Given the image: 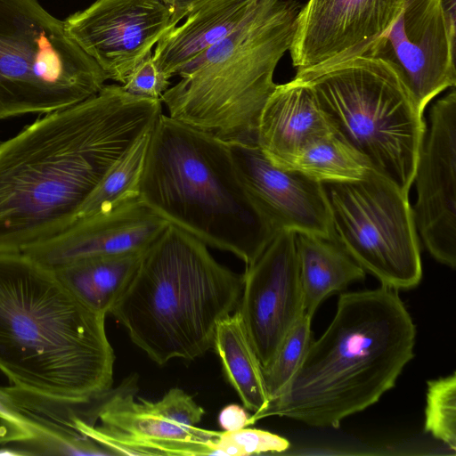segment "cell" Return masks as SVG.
<instances>
[{"instance_id": "29", "label": "cell", "mask_w": 456, "mask_h": 456, "mask_svg": "<svg viewBox=\"0 0 456 456\" xmlns=\"http://www.w3.org/2000/svg\"><path fill=\"white\" fill-rule=\"evenodd\" d=\"M170 78L155 62L151 54L133 69L121 86L131 94L160 99L170 87Z\"/></svg>"}, {"instance_id": "13", "label": "cell", "mask_w": 456, "mask_h": 456, "mask_svg": "<svg viewBox=\"0 0 456 456\" xmlns=\"http://www.w3.org/2000/svg\"><path fill=\"white\" fill-rule=\"evenodd\" d=\"M173 13V7L163 0H95L63 21L69 36L108 79L123 85L169 31Z\"/></svg>"}, {"instance_id": "1", "label": "cell", "mask_w": 456, "mask_h": 456, "mask_svg": "<svg viewBox=\"0 0 456 456\" xmlns=\"http://www.w3.org/2000/svg\"><path fill=\"white\" fill-rule=\"evenodd\" d=\"M162 113L160 99L105 85L0 143V253L65 231L107 171Z\"/></svg>"}, {"instance_id": "18", "label": "cell", "mask_w": 456, "mask_h": 456, "mask_svg": "<svg viewBox=\"0 0 456 456\" xmlns=\"http://www.w3.org/2000/svg\"><path fill=\"white\" fill-rule=\"evenodd\" d=\"M88 402L62 400L16 386L0 387V415L27 431L31 438L28 443L39 453L111 455L78 430Z\"/></svg>"}, {"instance_id": "23", "label": "cell", "mask_w": 456, "mask_h": 456, "mask_svg": "<svg viewBox=\"0 0 456 456\" xmlns=\"http://www.w3.org/2000/svg\"><path fill=\"white\" fill-rule=\"evenodd\" d=\"M142 253L86 258L52 271L77 299L106 315L130 280Z\"/></svg>"}, {"instance_id": "15", "label": "cell", "mask_w": 456, "mask_h": 456, "mask_svg": "<svg viewBox=\"0 0 456 456\" xmlns=\"http://www.w3.org/2000/svg\"><path fill=\"white\" fill-rule=\"evenodd\" d=\"M456 93L438 100L419 152L412 209L416 228L438 262L456 266Z\"/></svg>"}, {"instance_id": "24", "label": "cell", "mask_w": 456, "mask_h": 456, "mask_svg": "<svg viewBox=\"0 0 456 456\" xmlns=\"http://www.w3.org/2000/svg\"><path fill=\"white\" fill-rule=\"evenodd\" d=\"M153 125L107 171L82 206L76 221L110 211L139 198V183Z\"/></svg>"}, {"instance_id": "7", "label": "cell", "mask_w": 456, "mask_h": 456, "mask_svg": "<svg viewBox=\"0 0 456 456\" xmlns=\"http://www.w3.org/2000/svg\"><path fill=\"white\" fill-rule=\"evenodd\" d=\"M295 78L311 90L333 134L408 193L426 124L394 69L379 58L360 56Z\"/></svg>"}, {"instance_id": "11", "label": "cell", "mask_w": 456, "mask_h": 456, "mask_svg": "<svg viewBox=\"0 0 456 456\" xmlns=\"http://www.w3.org/2000/svg\"><path fill=\"white\" fill-rule=\"evenodd\" d=\"M404 0H308L289 52L297 73L364 56L390 29Z\"/></svg>"}, {"instance_id": "30", "label": "cell", "mask_w": 456, "mask_h": 456, "mask_svg": "<svg viewBox=\"0 0 456 456\" xmlns=\"http://www.w3.org/2000/svg\"><path fill=\"white\" fill-rule=\"evenodd\" d=\"M250 416L238 404H229L218 415V423L224 431H236L250 426Z\"/></svg>"}, {"instance_id": "9", "label": "cell", "mask_w": 456, "mask_h": 456, "mask_svg": "<svg viewBox=\"0 0 456 456\" xmlns=\"http://www.w3.org/2000/svg\"><path fill=\"white\" fill-rule=\"evenodd\" d=\"M322 184L336 236L349 255L381 285L416 287L422 265L408 193L371 168L359 180Z\"/></svg>"}, {"instance_id": "2", "label": "cell", "mask_w": 456, "mask_h": 456, "mask_svg": "<svg viewBox=\"0 0 456 456\" xmlns=\"http://www.w3.org/2000/svg\"><path fill=\"white\" fill-rule=\"evenodd\" d=\"M105 316L24 253H0V370L13 386L73 402L110 390Z\"/></svg>"}, {"instance_id": "4", "label": "cell", "mask_w": 456, "mask_h": 456, "mask_svg": "<svg viewBox=\"0 0 456 456\" xmlns=\"http://www.w3.org/2000/svg\"><path fill=\"white\" fill-rule=\"evenodd\" d=\"M242 286V274L169 224L142 254L110 314L157 364L191 361L213 347L216 326L237 309Z\"/></svg>"}, {"instance_id": "31", "label": "cell", "mask_w": 456, "mask_h": 456, "mask_svg": "<svg viewBox=\"0 0 456 456\" xmlns=\"http://www.w3.org/2000/svg\"><path fill=\"white\" fill-rule=\"evenodd\" d=\"M30 436L22 428L0 415V444L30 441Z\"/></svg>"}, {"instance_id": "28", "label": "cell", "mask_w": 456, "mask_h": 456, "mask_svg": "<svg viewBox=\"0 0 456 456\" xmlns=\"http://www.w3.org/2000/svg\"><path fill=\"white\" fill-rule=\"evenodd\" d=\"M289 442L273 433L244 428L236 431H218L213 455L245 456L288 450Z\"/></svg>"}, {"instance_id": "26", "label": "cell", "mask_w": 456, "mask_h": 456, "mask_svg": "<svg viewBox=\"0 0 456 456\" xmlns=\"http://www.w3.org/2000/svg\"><path fill=\"white\" fill-rule=\"evenodd\" d=\"M312 316L305 313L289 330L271 362L263 370L270 401L280 395L299 367L311 338Z\"/></svg>"}, {"instance_id": "33", "label": "cell", "mask_w": 456, "mask_h": 456, "mask_svg": "<svg viewBox=\"0 0 456 456\" xmlns=\"http://www.w3.org/2000/svg\"><path fill=\"white\" fill-rule=\"evenodd\" d=\"M444 11L450 32L453 37L456 36V0H443Z\"/></svg>"}, {"instance_id": "16", "label": "cell", "mask_w": 456, "mask_h": 456, "mask_svg": "<svg viewBox=\"0 0 456 456\" xmlns=\"http://www.w3.org/2000/svg\"><path fill=\"white\" fill-rule=\"evenodd\" d=\"M227 144L240 181L276 230L337 238L321 182L274 164L256 143Z\"/></svg>"}, {"instance_id": "5", "label": "cell", "mask_w": 456, "mask_h": 456, "mask_svg": "<svg viewBox=\"0 0 456 456\" xmlns=\"http://www.w3.org/2000/svg\"><path fill=\"white\" fill-rule=\"evenodd\" d=\"M139 200L246 265L280 232L246 191L227 142L163 113L151 128Z\"/></svg>"}, {"instance_id": "21", "label": "cell", "mask_w": 456, "mask_h": 456, "mask_svg": "<svg viewBox=\"0 0 456 456\" xmlns=\"http://www.w3.org/2000/svg\"><path fill=\"white\" fill-rule=\"evenodd\" d=\"M295 242L304 309L312 317L326 297L364 279L365 271L338 238L296 232Z\"/></svg>"}, {"instance_id": "6", "label": "cell", "mask_w": 456, "mask_h": 456, "mask_svg": "<svg viewBox=\"0 0 456 456\" xmlns=\"http://www.w3.org/2000/svg\"><path fill=\"white\" fill-rule=\"evenodd\" d=\"M300 8L297 0H261L232 33L178 70L181 79L160 98L168 116L225 142L256 143Z\"/></svg>"}, {"instance_id": "14", "label": "cell", "mask_w": 456, "mask_h": 456, "mask_svg": "<svg viewBox=\"0 0 456 456\" xmlns=\"http://www.w3.org/2000/svg\"><path fill=\"white\" fill-rule=\"evenodd\" d=\"M295 235L278 232L242 274L237 310L262 368L305 314Z\"/></svg>"}, {"instance_id": "19", "label": "cell", "mask_w": 456, "mask_h": 456, "mask_svg": "<svg viewBox=\"0 0 456 456\" xmlns=\"http://www.w3.org/2000/svg\"><path fill=\"white\" fill-rule=\"evenodd\" d=\"M330 134L313 93L294 77L277 85L265 104L256 144L274 164L288 167L303 150Z\"/></svg>"}, {"instance_id": "22", "label": "cell", "mask_w": 456, "mask_h": 456, "mask_svg": "<svg viewBox=\"0 0 456 456\" xmlns=\"http://www.w3.org/2000/svg\"><path fill=\"white\" fill-rule=\"evenodd\" d=\"M213 347L224 372L243 405L254 413L265 410L269 402L262 365L236 309L217 324Z\"/></svg>"}, {"instance_id": "25", "label": "cell", "mask_w": 456, "mask_h": 456, "mask_svg": "<svg viewBox=\"0 0 456 456\" xmlns=\"http://www.w3.org/2000/svg\"><path fill=\"white\" fill-rule=\"evenodd\" d=\"M287 168L299 170L322 183L359 180L370 167L332 133L303 150Z\"/></svg>"}, {"instance_id": "20", "label": "cell", "mask_w": 456, "mask_h": 456, "mask_svg": "<svg viewBox=\"0 0 456 456\" xmlns=\"http://www.w3.org/2000/svg\"><path fill=\"white\" fill-rule=\"evenodd\" d=\"M261 0H206L157 43L152 57L169 77L239 27Z\"/></svg>"}, {"instance_id": "10", "label": "cell", "mask_w": 456, "mask_h": 456, "mask_svg": "<svg viewBox=\"0 0 456 456\" xmlns=\"http://www.w3.org/2000/svg\"><path fill=\"white\" fill-rule=\"evenodd\" d=\"M136 379L98 398L88 436L111 455H213L218 431L199 428L205 411L180 388L157 402L135 399Z\"/></svg>"}, {"instance_id": "17", "label": "cell", "mask_w": 456, "mask_h": 456, "mask_svg": "<svg viewBox=\"0 0 456 456\" xmlns=\"http://www.w3.org/2000/svg\"><path fill=\"white\" fill-rule=\"evenodd\" d=\"M169 224L138 198L78 219L21 253L50 270L86 258L141 254Z\"/></svg>"}, {"instance_id": "32", "label": "cell", "mask_w": 456, "mask_h": 456, "mask_svg": "<svg viewBox=\"0 0 456 456\" xmlns=\"http://www.w3.org/2000/svg\"><path fill=\"white\" fill-rule=\"evenodd\" d=\"M169 4L174 10V13L170 21L169 31L174 28L184 17L198 7L206 0H163ZM168 31V32H169Z\"/></svg>"}, {"instance_id": "27", "label": "cell", "mask_w": 456, "mask_h": 456, "mask_svg": "<svg viewBox=\"0 0 456 456\" xmlns=\"http://www.w3.org/2000/svg\"><path fill=\"white\" fill-rule=\"evenodd\" d=\"M425 431L456 451V375L428 382Z\"/></svg>"}, {"instance_id": "8", "label": "cell", "mask_w": 456, "mask_h": 456, "mask_svg": "<svg viewBox=\"0 0 456 456\" xmlns=\"http://www.w3.org/2000/svg\"><path fill=\"white\" fill-rule=\"evenodd\" d=\"M106 80L64 21L37 0H0V119L70 107Z\"/></svg>"}, {"instance_id": "3", "label": "cell", "mask_w": 456, "mask_h": 456, "mask_svg": "<svg viewBox=\"0 0 456 456\" xmlns=\"http://www.w3.org/2000/svg\"><path fill=\"white\" fill-rule=\"evenodd\" d=\"M416 328L397 290L343 293L331 322L290 380L267 407L250 416L286 417L314 428H338L377 403L414 356Z\"/></svg>"}, {"instance_id": "12", "label": "cell", "mask_w": 456, "mask_h": 456, "mask_svg": "<svg viewBox=\"0 0 456 456\" xmlns=\"http://www.w3.org/2000/svg\"><path fill=\"white\" fill-rule=\"evenodd\" d=\"M364 56L388 63L424 112L434 97L456 84L455 37L443 0H404L389 31Z\"/></svg>"}]
</instances>
